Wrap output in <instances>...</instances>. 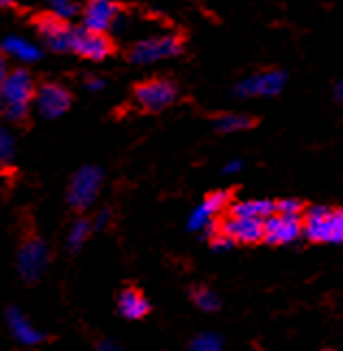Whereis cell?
<instances>
[{"label":"cell","mask_w":343,"mask_h":351,"mask_svg":"<svg viewBox=\"0 0 343 351\" xmlns=\"http://www.w3.org/2000/svg\"><path fill=\"white\" fill-rule=\"evenodd\" d=\"M183 42L181 37L176 35H153V37H144L140 42H135L129 59L135 65H148V63H157L163 59H172L176 55H181Z\"/></svg>","instance_id":"obj_3"},{"label":"cell","mask_w":343,"mask_h":351,"mask_svg":"<svg viewBox=\"0 0 343 351\" xmlns=\"http://www.w3.org/2000/svg\"><path fill=\"white\" fill-rule=\"evenodd\" d=\"M104 80L102 78H98V76H89L87 80H85V89L87 91H102L104 89Z\"/></svg>","instance_id":"obj_28"},{"label":"cell","mask_w":343,"mask_h":351,"mask_svg":"<svg viewBox=\"0 0 343 351\" xmlns=\"http://www.w3.org/2000/svg\"><path fill=\"white\" fill-rule=\"evenodd\" d=\"M285 85H287V72L267 70L239 80L235 85V93L239 98H272L280 93Z\"/></svg>","instance_id":"obj_7"},{"label":"cell","mask_w":343,"mask_h":351,"mask_svg":"<svg viewBox=\"0 0 343 351\" xmlns=\"http://www.w3.org/2000/svg\"><path fill=\"white\" fill-rule=\"evenodd\" d=\"M33 26L39 35V39L44 42V46L57 55H63V52H72V31L74 26H70V22H65L52 13H39V16L33 20Z\"/></svg>","instance_id":"obj_4"},{"label":"cell","mask_w":343,"mask_h":351,"mask_svg":"<svg viewBox=\"0 0 343 351\" xmlns=\"http://www.w3.org/2000/svg\"><path fill=\"white\" fill-rule=\"evenodd\" d=\"M5 317H7V328L16 343L24 345V347H35L39 343H44L46 334L42 330H37L31 323V319L26 317L20 308H13V306L7 308Z\"/></svg>","instance_id":"obj_12"},{"label":"cell","mask_w":343,"mask_h":351,"mask_svg":"<svg viewBox=\"0 0 343 351\" xmlns=\"http://www.w3.org/2000/svg\"><path fill=\"white\" fill-rule=\"evenodd\" d=\"M191 300L196 302V306H198L200 310H207V313H213V310L219 308L217 295H215L213 291H209V289H202V287H198V289L191 291Z\"/></svg>","instance_id":"obj_24"},{"label":"cell","mask_w":343,"mask_h":351,"mask_svg":"<svg viewBox=\"0 0 343 351\" xmlns=\"http://www.w3.org/2000/svg\"><path fill=\"white\" fill-rule=\"evenodd\" d=\"M135 102L142 106L148 113H159L176 100L178 89L172 80L168 78H153V80H144L135 87Z\"/></svg>","instance_id":"obj_6"},{"label":"cell","mask_w":343,"mask_h":351,"mask_svg":"<svg viewBox=\"0 0 343 351\" xmlns=\"http://www.w3.org/2000/svg\"><path fill=\"white\" fill-rule=\"evenodd\" d=\"M93 351H122L115 343H111V341H100L98 345L93 347Z\"/></svg>","instance_id":"obj_31"},{"label":"cell","mask_w":343,"mask_h":351,"mask_svg":"<svg viewBox=\"0 0 343 351\" xmlns=\"http://www.w3.org/2000/svg\"><path fill=\"white\" fill-rule=\"evenodd\" d=\"M102 180H104V173L100 167H96V165L80 167L72 176L70 186H67V204L78 213L87 210L96 202V197H98Z\"/></svg>","instance_id":"obj_2"},{"label":"cell","mask_w":343,"mask_h":351,"mask_svg":"<svg viewBox=\"0 0 343 351\" xmlns=\"http://www.w3.org/2000/svg\"><path fill=\"white\" fill-rule=\"evenodd\" d=\"M232 245H235V241L222 234V237L213 239V243H211V250H213V252H228V250H232Z\"/></svg>","instance_id":"obj_27"},{"label":"cell","mask_w":343,"mask_h":351,"mask_svg":"<svg viewBox=\"0 0 343 351\" xmlns=\"http://www.w3.org/2000/svg\"><path fill=\"white\" fill-rule=\"evenodd\" d=\"M91 230H93L91 221L85 219V217H78L70 226V232H67V239H65L67 250H70L72 254H78L80 250H83V245H85V241H87V237H89Z\"/></svg>","instance_id":"obj_19"},{"label":"cell","mask_w":343,"mask_h":351,"mask_svg":"<svg viewBox=\"0 0 343 351\" xmlns=\"http://www.w3.org/2000/svg\"><path fill=\"white\" fill-rule=\"evenodd\" d=\"M72 52L87 61H104L113 52V42L104 33H93L83 26H74L72 31Z\"/></svg>","instance_id":"obj_9"},{"label":"cell","mask_w":343,"mask_h":351,"mask_svg":"<svg viewBox=\"0 0 343 351\" xmlns=\"http://www.w3.org/2000/svg\"><path fill=\"white\" fill-rule=\"evenodd\" d=\"M35 80L26 67H16L5 78L0 87V100H3V115L13 124H22L29 117L31 104H35Z\"/></svg>","instance_id":"obj_1"},{"label":"cell","mask_w":343,"mask_h":351,"mask_svg":"<svg viewBox=\"0 0 343 351\" xmlns=\"http://www.w3.org/2000/svg\"><path fill=\"white\" fill-rule=\"evenodd\" d=\"M50 261V250L44 239L29 237L18 252V274L24 282H37L44 276Z\"/></svg>","instance_id":"obj_5"},{"label":"cell","mask_w":343,"mask_h":351,"mask_svg":"<svg viewBox=\"0 0 343 351\" xmlns=\"http://www.w3.org/2000/svg\"><path fill=\"white\" fill-rule=\"evenodd\" d=\"M72 93L59 83H44L35 93V109L44 119H57L67 113Z\"/></svg>","instance_id":"obj_10"},{"label":"cell","mask_w":343,"mask_h":351,"mask_svg":"<svg viewBox=\"0 0 343 351\" xmlns=\"http://www.w3.org/2000/svg\"><path fill=\"white\" fill-rule=\"evenodd\" d=\"M109 221H111V208H102L93 217L91 226H93V230H104V228L109 226Z\"/></svg>","instance_id":"obj_26"},{"label":"cell","mask_w":343,"mask_h":351,"mask_svg":"<svg viewBox=\"0 0 343 351\" xmlns=\"http://www.w3.org/2000/svg\"><path fill=\"white\" fill-rule=\"evenodd\" d=\"M276 213H280V215H300L302 213V204H300L298 199L287 197V199L276 202Z\"/></svg>","instance_id":"obj_25"},{"label":"cell","mask_w":343,"mask_h":351,"mask_svg":"<svg viewBox=\"0 0 343 351\" xmlns=\"http://www.w3.org/2000/svg\"><path fill=\"white\" fill-rule=\"evenodd\" d=\"M0 115H3V100H0Z\"/></svg>","instance_id":"obj_34"},{"label":"cell","mask_w":343,"mask_h":351,"mask_svg":"<svg viewBox=\"0 0 343 351\" xmlns=\"http://www.w3.org/2000/svg\"><path fill=\"white\" fill-rule=\"evenodd\" d=\"M276 213V202L272 199H241L230 206V217L245 219H267Z\"/></svg>","instance_id":"obj_18"},{"label":"cell","mask_w":343,"mask_h":351,"mask_svg":"<svg viewBox=\"0 0 343 351\" xmlns=\"http://www.w3.org/2000/svg\"><path fill=\"white\" fill-rule=\"evenodd\" d=\"M44 3L48 7V13L65 22L78 18L80 11H83V0H44Z\"/></svg>","instance_id":"obj_21"},{"label":"cell","mask_w":343,"mask_h":351,"mask_svg":"<svg viewBox=\"0 0 343 351\" xmlns=\"http://www.w3.org/2000/svg\"><path fill=\"white\" fill-rule=\"evenodd\" d=\"M243 169V160H239V158H235V160H228V163L222 167V173H237V171H241Z\"/></svg>","instance_id":"obj_29"},{"label":"cell","mask_w":343,"mask_h":351,"mask_svg":"<svg viewBox=\"0 0 343 351\" xmlns=\"http://www.w3.org/2000/svg\"><path fill=\"white\" fill-rule=\"evenodd\" d=\"M0 50H3L5 57L16 59L22 65L37 63L39 59H42V55H44L42 48H39L37 44L29 42V39H24L20 35H9V37H5L3 42H0Z\"/></svg>","instance_id":"obj_16"},{"label":"cell","mask_w":343,"mask_h":351,"mask_svg":"<svg viewBox=\"0 0 343 351\" xmlns=\"http://www.w3.org/2000/svg\"><path fill=\"white\" fill-rule=\"evenodd\" d=\"M263 219H245V217H228L222 223V234L235 243H256L263 239Z\"/></svg>","instance_id":"obj_15"},{"label":"cell","mask_w":343,"mask_h":351,"mask_svg":"<svg viewBox=\"0 0 343 351\" xmlns=\"http://www.w3.org/2000/svg\"><path fill=\"white\" fill-rule=\"evenodd\" d=\"M254 126V119L243 113H224L215 119V128L219 132H241Z\"/></svg>","instance_id":"obj_20"},{"label":"cell","mask_w":343,"mask_h":351,"mask_svg":"<svg viewBox=\"0 0 343 351\" xmlns=\"http://www.w3.org/2000/svg\"><path fill=\"white\" fill-rule=\"evenodd\" d=\"M228 191H215L211 195H207V199L202 202L198 208H194V213L189 215L187 219V230L189 232H200L207 226L213 223V217L228 204Z\"/></svg>","instance_id":"obj_14"},{"label":"cell","mask_w":343,"mask_h":351,"mask_svg":"<svg viewBox=\"0 0 343 351\" xmlns=\"http://www.w3.org/2000/svg\"><path fill=\"white\" fill-rule=\"evenodd\" d=\"M16 150H18L16 134H13L9 128H0V167H7L13 163Z\"/></svg>","instance_id":"obj_22"},{"label":"cell","mask_w":343,"mask_h":351,"mask_svg":"<svg viewBox=\"0 0 343 351\" xmlns=\"http://www.w3.org/2000/svg\"><path fill=\"white\" fill-rule=\"evenodd\" d=\"M335 100L343 102V80H339V83L335 85Z\"/></svg>","instance_id":"obj_32"},{"label":"cell","mask_w":343,"mask_h":351,"mask_svg":"<svg viewBox=\"0 0 343 351\" xmlns=\"http://www.w3.org/2000/svg\"><path fill=\"white\" fill-rule=\"evenodd\" d=\"M13 5H18V0H0V7H3V9H9Z\"/></svg>","instance_id":"obj_33"},{"label":"cell","mask_w":343,"mask_h":351,"mask_svg":"<svg viewBox=\"0 0 343 351\" xmlns=\"http://www.w3.org/2000/svg\"><path fill=\"white\" fill-rule=\"evenodd\" d=\"M263 241L269 245H285V243H294L302 232V219L300 215H280L274 213L272 217L263 223Z\"/></svg>","instance_id":"obj_11"},{"label":"cell","mask_w":343,"mask_h":351,"mask_svg":"<svg viewBox=\"0 0 343 351\" xmlns=\"http://www.w3.org/2000/svg\"><path fill=\"white\" fill-rule=\"evenodd\" d=\"M189 351H222V339L217 334L204 332L189 343Z\"/></svg>","instance_id":"obj_23"},{"label":"cell","mask_w":343,"mask_h":351,"mask_svg":"<svg viewBox=\"0 0 343 351\" xmlns=\"http://www.w3.org/2000/svg\"><path fill=\"white\" fill-rule=\"evenodd\" d=\"M305 234L320 243H343V208L331 210L320 221H307Z\"/></svg>","instance_id":"obj_13"},{"label":"cell","mask_w":343,"mask_h":351,"mask_svg":"<svg viewBox=\"0 0 343 351\" xmlns=\"http://www.w3.org/2000/svg\"><path fill=\"white\" fill-rule=\"evenodd\" d=\"M9 72L11 70L7 67V57L3 55V50H0V87H3V83H5V78H7Z\"/></svg>","instance_id":"obj_30"},{"label":"cell","mask_w":343,"mask_h":351,"mask_svg":"<svg viewBox=\"0 0 343 351\" xmlns=\"http://www.w3.org/2000/svg\"><path fill=\"white\" fill-rule=\"evenodd\" d=\"M120 20V7L115 0H83L80 26L93 33H109Z\"/></svg>","instance_id":"obj_8"},{"label":"cell","mask_w":343,"mask_h":351,"mask_svg":"<svg viewBox=\"0 0 343 351\" xmlns=\"http://www.w3.org/2000/svg\"><path fill=\"white\" fill-rule=\"evenodd\" d=\"M118 310L124 319L137 321V319H144L150 313V302L146 300V295L137 289H124L118 295Z\"/></svg>","instance_id":"obj_17"}]
</instances>
